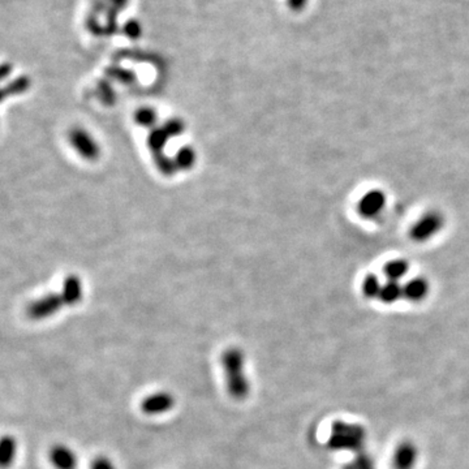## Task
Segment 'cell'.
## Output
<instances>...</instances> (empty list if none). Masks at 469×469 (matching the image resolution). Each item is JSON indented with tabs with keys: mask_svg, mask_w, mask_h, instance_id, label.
<instances>
[{
	"mask_svg": "<svg viewBox=\"0 0 469 469\" xmlns=\"http://www.w3.org/2000/svg\"><path fill=\"white\" fill-rule=\"evenodd\" d=\"M222 365L227 390L233 399L248 398L250 391L249 380L245 374V356L239 348H229L222 355Z\"/></svg>",
	"mask_w": 469,
	"mask_h": 469,
	"instance_id": "obj_1",
	"label": "cell"
},
{
	"mask_svg": "<svg viewBox=\"0 0 469 469\" xmlns=\"http://www.w3.org/2000/svg\"><path fill=\"white\" fill-rule=\"evenodd\" d=\"M365 442V431L357 425L337 422L332 426L330 443L335 449H360Z\"/></svg>",
	"mask_w": 469,
	"mask_h": 469,
	"instance_id": "obj_2",
	"label": "cell"
},
{
	"mask_svg": "<svg viewBox=\"0 0 469 469\" xmlns=\"http://www.w3.org/2000/svg\"><path fill=\"white\" fill-rule=\"evenodd\" d=\"M443 226V218L436 211L422 215L412 227V238L416 241H426L440 232Z\"/></svg>",
	"mask_w": 469,
	"mask_h": 469,
	"instance_id": "obj_3",
	"label": "cell"
},
{
	"mask_svg": "<svg viewBox=\"0 0 469 469\" xmlns=\"http://www.w3.org/2000/svg\"><path fill=\"white\" fill-rule=\"evenodd\" d=\"M174 395L167 391L154 392L141 401V410L148 416H157L170 412L175 406Z\"/></svg>",
	"mask_w": 469,
	"mask_h": 469,
	"instance_id": "obj_4",
	"label": "cell"
},
{
	"mask_svg": "<svg viewBox=\"0 0 469 469\" xmlns=\"http://www.w3.org/2000/svg\"><path fill=\"white\" fill-rule=\"evenodd\" d=\"M419 449L410 440L401 442L394 451L392 466L395 469H413L417 464Z\"/></svg>",
	"mask_w": 469,
	"mask_h": 469,
	"instance_id": "obj_5",
	"label": "cell"
},
{
	"mask_svg": "<svg viewBox=\"0 0 469 469\" xmlns=\"http://www.w3.org/2000/svg\"><path fill=\"white\" fill-rule=\"evenodd\" d=\"M386 199L380 190H370L365 193L359 202V211L362 217L371 218L378 215L385 208Z\"/></svg>",
	"mask_w": 469,
	"mask_h": 469,
	"instance_id": "obj_6",
	"label": "cell"
},
{
	"mask_svg": "<svg viewBox=\"0 0 469 469\" xmlns=\"http://www.w3.org/2000/svg\"><path fill=\"white\" fill-rule=\"evenodd\" d=\"M50 460L56 469H76L79 464L75 451L64 445H56L50 449Z\"/></svg>",
	"mask_w": 469,
	"mask_h": 469,
	"instance_id": "obj_7",
	"label": "cell"
},
{
	"mask_svg": "<svg viewBox=\"0 0 469 469\" xmlns=\"http://www.w3.org/2000/svg\"><path fill=\"white\" fill-rule=\"evenodd\" d=\"M403 291H404V298L410 300L412 302H419L421 300L425 299L429 293V283L424 278H412L408 280L404 286H403Z\"/></svg>",
	"mask_w": 469,
	"mask_h": 469,
	"instance_id": "obj_8",
	"label": "cell"
},
{
	"mask_svg": "<svg viewBox=\"0 0 469 469\" xmlns=\"http://www.w3.org/2000/svg\"><path fill=\"white\" fill-rule=\"evenodd\" d=\"M0 464L3 468H8L13 463L16 452H17V443L16 440L10 436H4L0 445Z\"/></svg>",
	"mask_w": 469,
	"mask_h": 469,
	"instance_id": "obj_9",
	"label": "cell"
},
{
	"mask_svg": "<svg viewBox=\"0 0 469 469\" xmlns=\"http://www.w3.org/2000/svg\"><path fill=\"white\" fill-rule=\"evenodd\" d=\"M401 298H404V291H403V286L400 284L399 282L387 280L383 284L382 291H380V299L385 304H394Z\"/></svg>",
	"mask_w": 469,
	"mask_h": 469,
	"instance_id": "obj_10",
	"label": "cell"
},
{
	"mask_svg": "<svg viewBox=\"0 0 469 469\" xmlns=\"http://www.w3.org/2000/svg\"><path fill=\"white\" fill-rule=\"evenodd\" d=\"M410 271L408 262L404 260H392L385 266V275L392 282H400Z\"/></svg>",
	"mask_w": 469,
	"mask_h": 469,
	"instance_id": "obj_11",
	"label": "cell"
},
{
	"mask_svg": "<svg viewBox=\"0 0 469 469\" xmlns=\"http://www.w3.org/2000/svg\"><path fill=\"white\" fill-rule=\"evenodd\" d=\"M382 287H383V284L380 283L378 277H376V275H368L362 282V292L369 299H376V298L380 299Z\"/></svg>",
	"mask_w": 469,
	"mask_h": 469,
	"instance_id": "obj_12",
	"label": "cell"
},
{
	"mask_svg": "<svg viewBox=\"0 0 469 469\" xmlns=\"http://www.w3.org/2000/svg\"><path fill=\"white\" fill-rule=\"evenodd\" d=\"M127 1L128 0H111V10L109 13V17H107L109 24H112L114 20L116 21L118 13H119L120 10H123L127 6Z\"/></svg>",
	"mask_w": 469,
	"mask_h": 469,
	"instance_id": "obj_13",
	"label": "cell"
},
{
	"mask_svg": "<svg viewBox=\"0 0 469 469\" xmlns=\"http://www.w3.org/2000/svg\"><path fill=\"white\" fill-rule=\"evenodd\" d=\"M91 469H116L107 456H97L91 463Z\"/></svg>",
	"mask_w": 469,
	"mask_h": 469,
	"instance_id": "obj_14",
	"label": "cell"
},
{
	"mask_svg": "<svg viewBox=\"0 0 469 469\" xmlns=\"http://www.w3.org/2000/svg\"><path fill=\"white\" fill-rule=\"evenodd\" d=\"M128 28H130V34L132 36H139L140 34V28H139V25H137V22H134V21H132V22H130L128 25H127Z\"/></svg>",
	"mask_w": 469,
	"mask_h": 469,
	"instance_id": "obj_15",
	"label": "cell"
},
{
	"mask_svg": "<svg viewBox=\"0 0 469 469\" xmlns=\"http://www.w3.org/2000/svg\"><path fill=\"white\" fill-rule=\"evenodd\" d=\"M291 1H292V6H293V7H300V6L302 4L304 0H291Z\"/></svg>",
	"mask_w": 469,
	"mask_h": 469,
	"instance_id": "obj_16",
	"label": "cell"
}]
</instances>
